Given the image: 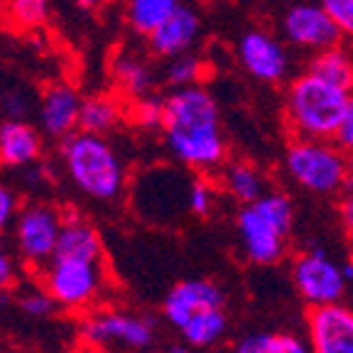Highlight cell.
<instances>
[{
	"label": "cell",
	"mask_w": 353,
	"mask_h": 353,
	"mask_svg": "<svg viewBox=\"0 0 353 353\" xmlns=\"http://www.w3.org/2000/svg\"><path fill=\"white\" fill-rule=\"evenodd\" d=\"M162 135L170 154L194 172H214L226 165L228 145L221 128V110L201 83L172 88L165 96Z\"/></svg>",
	"instance_id": "cell-1"
},
{
	"label": "cell",
	"mask_w": 353,
	"mask_h": 353,
	"mask_svg": "<svg viewBox=\"0 0 353 353\" xmlns=\"http://www.w3.org/2000/svg\"><path fill=\"white\" fill-rule=\"evenodd\" d=\"M61 165L69 182L94 201H116L125 189V162L105 135L77 130L61 140Z\"/></svg>",
	"instance_id": "cell-2"
},
{
	"label": "cell",
	"mask_w": 353,
	"mask_h": 353,
	"mask_svg": "<svg viewBox=\"0 0 353 353\" xmlns=\"http://www.w3.org/2000/svg\"><path fill=\"white\" fill-rule=\"evenodd\" d=\"M348 99L346 88L304 69L285 91V123L292 138L334 140Z\"/></svg>",
	"instance_id": "cell-3"
},
{
	"label": "cell",
	"mask_w": 353,
	"mask_h": 353,
	"mask_svg": "<svg viewBox=\"0 0 353 353\" xmlns=\"http://www.w3.org/2000/svg\"><path fill=\"white\" fill-rule=\"evenodd\" d=\"M294 206L282 192H265L238 211V236L245 258L255 265H275L285 258Z\"/></svg>",
	"instance_id": "cell-4"
},
{
	"label": "cell",
	"mask_w": 353,
	"mask_h": 353,
	"mask_svg": "<svg viewBox=\"0 0 353 353\" xmlns=\"http://www.w3.org/2000/svg\"><path fill=\"white\" fill-rule=\"evenodd\" d=\"M285 170L297 187L319 196H341L351 184L348 152L334 140L292 138L285 150Z\"/></svg>",
	"instance_id": "cell-5"
},
{
	"label": "cell",
	"mask_w": 353,
	"mask_h": 353,
	"mask_svg": "<svg viewBox=\"0 0 353 353\" xmlns=\"http://www.w3.org/2000/svg\"><path fill=\"white\" fill-rule=\"evenodd\" d=\"M103 260L52 258L42 268V285L59 307L79 309L91 304L103 290Z\"/></svg>",
	"instance_id": "cell-6"
},
{
	"label": "cell",
	"mask_w": 353,
	"mask_h": 353,
	"mask_svg": "<svg viewBox=\"0 0 353 353\" xmlns=\"http://www.w3.org/2000/svg\"><path fill=\"white\" fill-rule=\"evenodd\" d=\"M292 282L307 307L336 304L346 294L348 277L343 265L334 263L324 250L314 248L297 255L292 263Z\"/></svg>",
	"instance_id": "cell-7"
},
{
	"label": "cell",
	"mask_w": 353,
	"mask_h": 353,
	"mask_svg": "<svg viewBox=\"0 0 353 353\" xmlns=\"http://www.w3.org/2000/svg\"><path fill=\"white\" fill-rule=\"evenodd\" d=\"M64 219L50 204H28L15 219V243L22 260L34 268H44L54 255Z\"/></svg>",
	"instance_id": "cell-8"
},
{
	"label": "cell",
	"mask_w": 353,
	"mask_h": 353,
	"mask_svg": "<svg viewBox=\"0 0 353 353\" xmlns=\"http://www.w3.org/2000/svg\"><path fill=\"white\" fill-rule=\"evenodd\" d=\"M282 37L294 50L316 54L343 42L341 32L321 3H297L282 15Z\"/></svg>",
	"instance_id": "cell-9"
},
{
	"label": "cell",
	"mask_w": 353,
	"mask_h": 353,
	"mask_svg": "<svg viewBox=\"0 0 353 353\" xmlns=\"http://www.w3.org/2000/svg\"><path fill=\"white\" fill-rule=\"evenodd\" d=\"M238 61L253 79L263 83H282L290 77V54L282 39L265 30L243 32L236 44Z\"/></svg>",
	"instance_id": "cell-10"
},
{
	"label": "cell",
	"mask_w": 353,
	"mask_h": 353,
	"mask_svg": "<svg viewBox=\"0 0 353 353\" xmlns=\"http://www.w3.org/2000/svg\"><path fill=\"white\" fill-rule=\"evenodd\" d=\"M307 334L312 353H353V309L341 302L312 307Z\"/></svg>",
	"instance_id": "cell-11"
},
{
	"label": "cell",
	"mask_w": 353,
	"mask_h": 353,
	"mask_svg": "<svg viewBox=\"0 0 353 353\" xmlns=\"http://www.w3.org/2000/svg\"><path fill=\"white\" fill-rule=\"evenodd\" d=\"M83 339L91 343H116L125 348H148L154 339V324L148 316L128 314V312H108L91 316L83 324Z\"/></svg>",
	"instance_id": "cell-12"
},
{
	"label": "cell",
	"mask_w": 353,
	"mask_h": 353,
	"mask_svg": "<svg viewBox=\"0 0 353 353\" xmlns=\"http://www.w3.org/2000/svg\"><path fill=\"white\" fill-rule=\"evenodd\" d=\"M226 294L211 280H184L176 282L165 297L162 312L172 326L182 329L192 316L201 314L206 309H223Z\"/></svg>",
	"instance_id": "cell-13"
},
{
	"label": "cell",
	"mask_w": 353,
	"mask_h": 353,
	"mask_svg": "<svg viewBox=\"0 0 353 353\" xmlns=\"http://www.w3.org/2000/svg\"><path fill=\"white\" fill-rule=\"evenodd\" d=\"M83 99L69 83H54L39 99V130L52 140H64L79 128Z\"/></svg>",
	"instance_id": "cell-14"
},
{
	"label": "cell",
	"mask_w": 353,
	"mask_h": 353,
	"mask_svg": "<svg viewBox=\"0 0 353 353\" xmlns=\"http://www.w3.org/2000/svg\"><path fill=\"white\" fill-rule=\"evenodd\" d=\"M201 34V17L194 8L179 6L160 28L148 34L150 52L160 59H172V57L187 54L199 42Z\"/></svg>",
	"instance_id": "cell-15"
},
{
	"label": "cell",
	"mask_w": 353,
	"mask_h": 353,
	"mask_svg": "<svg viewBox=\"0 0 353 353\" xmlns=\"http://www.w3.org/2000/svg\"><path fill=\"white\" fill-rule=\"evenodd\" d=\"M42 154V130L28 121L6 118L0 123V165L28 167Z\"/></svg>",
	"instance_id": "cell-16"
},
{
	"label": "cell",
	"mask_w": 353,
	"mask_h": 353,
	"mask_svg": "<svg viewBox=\"0 0 353 353\" xmlns=\"http://www.w3.org/2000/svg\"><path fill=\"white\" fill-rule=\"evenodd\" d=\"M52 258H83V260H103V243L91 223L79 216L64 219L59 241Z\"/></svg>",
	"instance_id": "cell-17"
},
{
	"label": "cell",
	"mask_w": 353,
	"mask_h": 353,
	"mask_svg": "<svg viewBox=\"0 0 353 353\" xmlns=\"http://www.w3.org/2000/svg\"><path fill=\"white\" fill-rule=\"evenodd\" d=\"M113 77H116L118 88L130 99H143L152 91V69H150L148 59H143L138 52L118 54L116 61H113Z\"/></svg>",
	"instance_id": "cell-18"
},
{
	"label": "cell",
	"mask_w": 353,
	"mask_h": 353,
	"mask_svg": "<svg viewBox=\"0 0 353 353\" xmlns=\"http://www.w3.org/2000/svg\"><path fill=\"white\" fill-rule=\"evenodd\" d=\"M307 72L316 74V77L336 83V86L346 88L348 94H353V57L348 50H343L341 44L321 50L316 54H309Z\"/></svg>",
	"instance_id": "cell-19"
},
{
	"label": "cell",
	"mask_w": 353,
	"mask_h": 353,
	"mask_svg": "<svg viewBox=\"0 0 353 353\" xmlns=\"http://www.w3.org/2000/svg\"><path fill=\"white\" fill-rule=\"evenodd\" d=\"M223 187L236 201L245 206L258 201L265 194V176L260 174L258 167L245 160L226 162L223 165Z\"/></svg>",
	"instance_id": "cell-20"
},
{
	"label": "cell",
	"mask_w": 353,
	"mask_h": 353,
	"mask_svg": "<svg viewBox=\"0 0 353 353\" xmlns=\"http://www.w3.org/2000/svg\"><path fill=\"white\" fill-rule=\"evenodd\" d=\"M179 6V0H125V20L135 32L148 37Z\"/></svg>",
	"instance_id": "cell-21"
},
{
	"label": "cell",
	"mask_w": 353,
	"mask_h": 353,
	"mask_svg": "<svg viewBox=\"0 0 353 353\" xmlns=\"http://www.w3.org/2000/svg\"><path fill=\"white\" fill-rule=\"evenodd\" d=\"M121 121V105L110 96H91L83 99L81 113H79V130L94 132V135H108Z\"/></svg>",
	"instance_id": "cell-22"
},
{
	"label": "cell",
	"mask_w": 353,
	"mask_h": 353,
	"mask_svg": "<svg viewBox=\"0 0 353 353\" xmlns=\"http://www.w3.org/2000/svg\"><path fill=\"white\" fill-rule=\"evenodd\" d=\"M228 329V319L223 309H206L201 314L192 316L187 324L182 326V336L189 346L194 348H209L214 346L216 341L223 339Z\"/></svg>",
	"instance_id": "cell-23"
},
{
	"label": "cell",
	"mask_w": 353,
	"mask_h": 353,
	"mask_svg": "<svg viewBox=\"0 0 353 353\" xmlns=\"http://www.w3.org/2000/svg\"><path fill=\"white\" fill-rule=\"evenodd\" d=\"M233 353H312V346L285 331H258L241 339Z\"/></svg>",
	"instance_id": "cell-24"
},
{
	"label": "cell",
	"mask_w": 353,
	"mask_h": 353,
	"mask_svg": "<svg viewBox=\"0 0 353 353\" xmlns=\"http://www.w3.org/2000/svg\"><path fill=\"white\" fill-rule=\"evenodd\" d=\"M162 74H165V83L172 88L194 86V83H201V79L206 77V61L201 57L187 52V54L167 59Z\"/></svg>",
	"instance_id": "cell-25"
},
{
	"label": "cell",
	"mask_w": 353,
	"mask_h": 353,
	"mask_svg": "<svg viewBox=\"0 0 353 353\" xmlns=\"http://www.w3.org/2000/svg\"><path fill=\"white\" fill-rule=\"evenodd\" d=\"M8 15L20 28H39L47 22L52 10V0H3Z\"/></svg>",
	"instance_id": "cell-26"
},
{
	"label": "cell",
	"mask_w": 353,
	"mask_h": 353,
	"mask_svg": "<svg viewBox=\"0 0 353 353\" xmlns=\"http://www.w3.org/2000/svg\"><path fill=\"white\" fill-rule=\"evenodd\" d=\"M165 121V99L157 96H143L132 103V123L143 130H162Z\"/></svg>",
	"instance_id": "cell-27"
},
{
	"label": "cell",
	"mask_w": 353,
	"mask_h": 353,
	"mask_svg": "<svg viewBox=\"0 0 353 353\" xmlns=\"http://www.w3.org/2000/svg\"><path fill=\"white\" fill-rule=\"evenodd\" d=\"M214 209V184L206 176H194L189 184V214L206 219Z\"/></svg>",
	"instance_id": "cell-28"
},
{
	"label": "cell",
	"mask_w": 353,
	"mask_h": 353,
	"mask_svg": "<svg viewBox=\"0 0 353 353\" xmlns=\"http://www.w3.org/2000/svg\"><path fill=\"white\" fill-rule=\"evenodd\" d=\"M343 39L353 42V0H319Z\"/></svg>",
	"instance_id": "cell-29"
},
{
	"label": "cell",
	"mask_w": 353,
	"mask_h": 353,
	"mask_svg": "<svg viewBox=\"0 0 353 353\" xmlns=\"http://www.w3.org/2000/svg\"><path fill=\"white\" fill-rule=\"evenodd\" d=\"M57 302L47 290H30V292L20 294V309L28 316L34 319H42V316H50L54 312Z\"/></svg>",
	"instance_id": "cell-30"
},
{
	"label": "cell",
	"mask_w": 353,
	"mask_h": 353,
	"mask_svg": "<svg viewBox=\"0 0 353 353\" xmlns=\"http://www.w3.org/2000/svg\"><path fill=\"white\" fill-rule=\"evenodd\" d=\"M17 214H20V209H17L15 192L6 184H0V233H6L10 223H15Z\"/></svg>",
	"instance_id": "cell-31"
},
{
	"label": "cell",
	"mask_w": 353,
	"mask_h": 353,
	"mask_svg": "<svg viewBox=\"0 0 353 353\" xmlns=\"http://www.w3.org/2000/svg\"><path fill=\"white\" fill-rule=\"evenodd\" d=\"M3 113H6V118H12V121H25V116L30 113L28 96L22 94V91L6 94L3 96Z\"/></svg>",
	"instance_id": "cell-32"
},
{
	"label": "cell",
	"mask_w": 353,
	"mask_h": 353,
	"mask_svg": "<svg viewBox=\"0 0 353 353\" xmlns=\"http://www.w3.org/2000/svg\"><path fill=\"white\" fill-rule=\"evenodd\" d=\"M334 143H336L339 148L346 150V152H351L353 150V94H351V99H348L346 113H343L341 123H339V130H336V135H334Z\"/></svg>",
	"instance_id": "cell-33"
},
{
	"label": "cell",
	"mask_w": 353,
	"mask_h": 353,
	"mask_svg": "<svg viewBox=\"0 0 353 353\" xmlns=\"http://www.w3.org/2000/svg\"><path fill=\"white\" fill-rule=\"evenodd\" d=\"M17 282V268H15V260L10 258L3 245H0V292H8L12 290Z\"/></svg>",
	"instance_id": "cell-34"
},
{
	"label": "cell",
	"mask_w": 353,
	"mask_h": 353,
	"mask_svg": "<svg viewBox=\"0 0 353 353\" xmlns=\"http://www.w3.org/2000/svg\"><path fill=\"white\" fill-rule=\"evenodd\" d=\"M339 219H341V226L346 231V236L353 238V182L343 189L341 199H339Z\"/></svg>",
	"instance_id": "cell-35"
},
{
	"label": "cell",
	"mask_w": 353,
	"mask_h": 353,
	"mask_svg": "<svg viewBox=\"0 0 353 353\" xmlns=\"http://www.w3.org/2000/svg\"><path fill=\"white\" fill-rule=\"evenodd\" d=\"M81 10H99V8L105 6V0H74Z\"/></svg>",
	"instance_id": "cell-36"
},
{
	"label": "cell",
	"mask_w": 353,
	"mask_h": 353,
	"mask_svg": "<svg viewBox=\"0 0 353 353\" xmlns=\"http://www.w3.org/2000/svg\"><path fill=\"white\" fill-rule=\"evenodd\" d=\"M165 353H192V346H189L187 341H184V343H174V346H170Z\"/></svg>",
	"instance_id": "cell-37"
},
{
	"label": "cell",
	"mask_w": 353,
	"mask_h": 353,
	"mask_svg": "<svg viewBox=\"0 0 353 353\" xmlns=\"http://www.w3.org/2000/svg\"><path fill=\"white\" fill-rule=\"evenodd\" d=\"M348 170H351V182H353V150L348 152Z\"/></svg>",
	"instance_id": "cell-38"
},
{
	"label": "cell",
	"mask_w": 353,
	"mask_h": 353,
	"mask_svg": "<svg viewBox=\"0 0 353 353\" xmlns=\"http://www.w3.org/2000/svg\"><path fill=\"white\" fill-rule=\"evenodd\" d=\"M348 263H351V265H353V248H351V258H348Z\"/></svg>",
	"instance_id": "cell-39"
},
{
	"label": "cell",
	"mask_w": 353,
	"mask_h": 353,
	"mask_svg": "<svg viewBox=\"0 0 353 353\" xmlns=\"http://www.w3.org/2000/svg\"><path fill=\"white\" fill-rule=\"evenodd\" d=\"M154 353H165V351H154Z\"/></svg>",
	"instance_id": "cell-40"
},
{
	"label": "cell",
	"mask_w": 353,
	"mask_h": 353,
	"mask_svg": "<svg viewBox=\"0 0 353 353\" xmlns=\"http://www.w3.org/2000/svg\"><path fill=\"white\" fill-rule=\"evenodd\" d=\"M0 8H3V0H0Z\"/></svg>",
	"instance_id": "cell-41"
}]
</instances>
